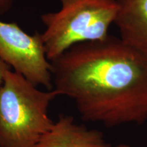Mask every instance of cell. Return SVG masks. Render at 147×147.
Instances as JSON below:
<instances>
[{"mask_svg": "<svg viewBox=\"0 0 147 147\" xmlns=\"http://www.w3.org/2000/svg\"><path fill=\"white\" fill-rule=\"evenodd\" d=\"M8 69L11 68L6 63H4V62L0 59V87H1V85L2 84L5 71Z\"/></svg>", "mask_w": 147, "mask_h": 147, "instance_id": "obj_8", "label": "cell"}, {"mask_svg": "<svg viewBox=\"0 0 147 147\" xmlns=\"http://www.w3.org/2000/svg\"><path fill=\"white\" fill-rule=\"evenodd\" d=\"M146 147H147V145H146Z\"/></svg>", "mask_w": 147, "mask_h": 147, "instance_id": "obj_10", "label": "cell"}, {"mask_svg": "<svg viewBox=\"0 0 147 147\" xmlns=\"http://www.w3.org/2000/svg\"><path fill=\"white\" fill-rule=\"evenodd\" d=\"M14 0H0V15L8 12L12 8Z\"/></svg>", "mask_w": 147, "mask_h": 147, "instance_id": "obj_7", "label": "cell"}, {"mask_svg": "<svg viewBox=\"0 0 147 147\" xmlns=\"http://www.w3.org/2000/svg\"><path fill=\"white\" fill-rule=\"evenodd\" d=\"M0 59L34 85L52 90L51 64L42 34H28L16 23L0 21Z\"/></svg>", "mask_w": 147, "mask_h": 147, "instance_id": "obj_4", "label": "cell"}, {"mask_svg": "<svg viewBox=\"0 0 147 147\" xmlns=\"http://www.w3.org/2000/svg\"><path fill=\"white\" fill-rule=\"evenodd\" d=\"M37 147H111L100 131L75 123L71 116L61 115Z\"/></svg>", "mask_w": 147, "mask_h": 147, "instance_id": "obj_5", "label": "cell"}, {"mask_svg": "<svg viewBox=\"0 0 147 147\" xmlns=\"http://www.w3.org/2000/svg\"><path fill=\"white\" fill-rule=\"evenodd\" d=\"M51 64L54 90L83 120L108 127L147 121V58L120 38L74 45Z\"/></svg>", "mask_w": 147, "mask_h": 147, "instance_id": "obj_1", "label": "cell"}, {"mask_svg": "<svg viewBox=\"0 0 147 147\" xmlns=\"http://www.w3.org/2000/svg\"><path fill=\"white\" fill-rule=\"evenodd\" d=\"M58 95L7 69L0 87V147H37L54 124L48 110Z\"/></svg>", "mask_w": 147, "mask_h": 147, "instance_id": "obj_2", "label": "cell"}, {"mask_svg": "<svg viewBox=\"0 0 147 147\" xmlns=\"http://www.w3.org/2000/svg\"><path fill=\"white\" fill-rule=\"evenodd\" d=\"M120 39L147 58V0H117Z\"/></svg>", "mask_w": 147, "mask_h": 147, "instance_id": "obj_6", "label": "cell"}, {"mask_svg": "<svg viewBox=\"0 0 147 147\" xmlns=\"http://www.w3.org/2000/svg\"><path fill=\"white\" fill-rule=\"evenodd\" d=\"M113 147H132V146H129V145H128V144H118V145H117V146H113Z\"/></svg>", "mask_w": 147, "mask_h": 147, "instance_id": "obj_9", "label": "cell"}, {"mask_svg": "<svg viewBox=\"0 0 147 147\" xmlns=\"http://www.w3.org/2000/svg\"><path fill=\"white\" fill-rule=\"evenodd\" d=\"M59 1V10L41 16L42 42L50 62L73 46L106 39L118 11L117 0Z\"/></svg>", "mask_w": 147, "mask_h": 147, "instance_id": "obj_3", "label": "cell"}]
</instances>
